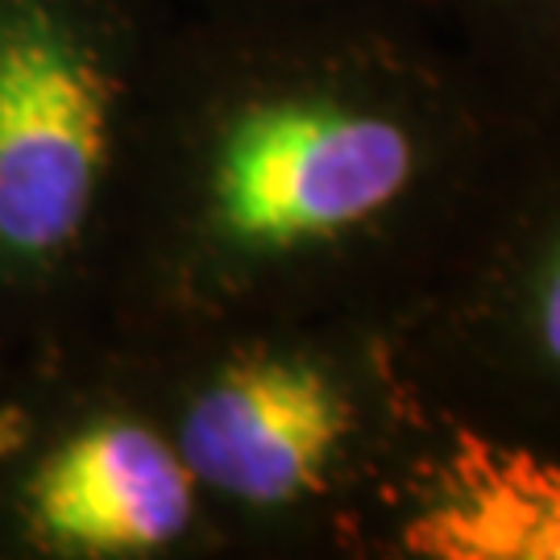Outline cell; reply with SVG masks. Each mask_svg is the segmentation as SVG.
I'll return each instance as SVG.
<instances>
[{"label": "cell", "mask_w": 560, "mask_h": 560, "mask_svg": "<svg viewBox=\"0 0 560 560\" xmlns=\"http://www.w3.org/2000/svg\"><path fill=\"white\" fill-rule=\"evenodd\" d=\"M166 46L154 0H0V349L34 370L101 349Z\"/></svg>", "instance_id": "cell-1"}, {"label": "cell", "mask_w": 560, "mask_h": 560, "mask_svg": "<svg viewBox=\"0 0 560 560\" xmlns=\"http://www.w3.org/2000/svg\"><path fill=\"white\" fill-rule=\"evenodd\" d=\"M162 423L203 506L279 515L340 486L361 441V399L345 365L279 332L162 337L101 349Z\"/></svg>", "instance_id": "cell-2"}, {"label": "cell", "mask_w": 560, "mask_h": 560, "mask_svg": "<svg viewBox=\"0 0 560 560\" xmlns=\"http://www.w3.org/2000/svg\"><path fill=\"white\" fill-rule=\"evenodd\" d=\"M203 523L171 436L96 353L50 378L0 465V560H162Z\"/></svg>", "instance_id": "cell-3"}, {"label": "cell", "mask_w": 560, "mask_h": 560, "mask_svg": "<svg viewBox=\"0 0 560 560\" xmlns=\"http://www.w3.org/2000/svg\"><path fill=\"white\" fill-rule=\"evenodd\" d=\"M402 552L428 560H560V465L520 444L457 432Z\"/></svg>", "instance_id": "cell-4"}, {"label": "cell", "mask_w": 560, "mask_h": 560, "mask_svg": "<svg viewBox=\"0 0 560 560\" xmlns=\"http://www.w3.org/2000/svg\"><path fill=\"white\" fill-rule=\"evenodd\" d=\"M50 378L55 374L34 370V365H25V361H18L13 353L0 349V465L9 460V453L25 436V428L34 420Z\"/></svg>", "instance_id": "cell-5"}, {"label": "cell", "mask_w": 560, "mask_h": 560, "mask_svg": "<svg viewBox=\"0 0 560 560\" xmlns=\"http://www.w3.org/2000/svg\"><path fill=\"white\" fill-rule=\"evenodd\" d=\"M540 337L548 358L560 365V254L544 279V295H540Z\"/></svg>", "instance_id": "cell-6"}]
</instances>
